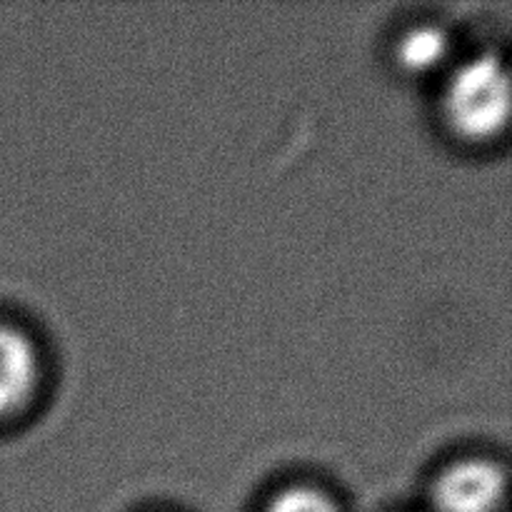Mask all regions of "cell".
<instances>
[{
  "mask_svg": "<svg viewBox=\"0 0 512 512\" xmlns=\"http://www.w3.org/2000/svg\"><path fill=\"white\" fill-rule=\"evenodd\" d=\"M510 80L495 53L465 60L443 90V115L450 128L468 140H488L508 123Z\"/></svg>",
  "mask_w": 512,
  "mask_h": 512,
  "instance_id": "1",
  "label": "cell"
},
{
  "mask_svg": "<svg viewBox=\"0 0 512 512\" xmlns=\"http://www.w3.org/2000/svg\"><path fill=\"white\" fill-rule=\"evenodd\" d=\"M38 353L28 335L0 323V418L15 415L38 385Z\"/></svg>",
  "mask_w": 512,
  "mask_h": 512,
  "instance_id": "3",
  "label": "cell"
},
{
  "mask_svg": "<svg viewBox=\"0 0 512 512\" xmlns=\"http://www.w3.org/2000/svg\"><path fill=\"white\" fill-rule=\"evenodd\" d=\"M505 498V470L485 458L448 465L433 485L438 512H495Z\"/></svg>",
  "mask_w": 512,
  "mask_h": 512,
  "instance_id": "2",
  "label": "cell"
},
{
  "mask_svg": "<svg viewBox=\"0 0 512 512\" xmlns=\"http://www.w3.org/2000/svg\"><path fill=\"white\" fill-rule=\"evenodd\" d=\"M448 35L438 25H415L400 35L395 45V58L398 65L408 73H428L438 68L448 55Z\"/></svg>",
  "mask_w": 512,
  "mask_h": 512,
  "instance_id": "4",
  "label": "cell"
},
{
  "mask_svg": "<svg viewBox=\"0 0 512 512\" xmlns=\"http://www.w3.org/2000/svg\"><path fill=\"white\" fill-rule=\"evenodd\" d=\"M265 512H340L338 505L320 490L308 485H293L275 495Z\"/></svg>",
  "mask_w": 512,
  "mask_h": 512,
  "instance_id": "5",
  "label": "cell"
}]
</instances>
